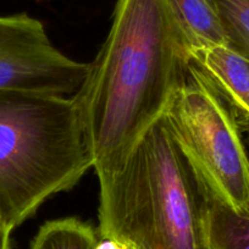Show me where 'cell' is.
I'll return each instance as SVG.
<instances>
[{"label": "cell", "instance_id": "2", "mask_svg": "<svg viewBox=\"0 0 249 249\" xmlns=\"http://www.w3.org/2000/svg\"><path fill=\"white\" fill-rule=\"evenodd\" d=\"M99 187V237L141 249H207V190L164 116Z\"/></svg>", "mask_w": 249, "mask_h": 249}, {"label": "cell", "instance_id": "13", "mask_svg": "<svg viewBox=\"0 0 249 249\" xmlns=\"http://www.w3.org/2000/svg\"><path fill=\"white\" fill-rule=\"evenodd\" d=\"M130 249H141V248H137V247H135L133 244H130Z\"/></svg>", "mask_w": 249, "mask_h": 249}, {"label": "cell", "instance_id": "12", "mask_svg": "<svg viewBox=\"0 0 249 249\" xmlns=\"http://www.w3.org/2000/svg\"><path fill=\"white\" fill-rule=\"evenodd\" d=\"M11 230L5 225V222L0 217V249H11L10 236Z\"/></svg>", "mask_w": 249, "mask_h": 249}, {"label": "cell", "instance_id": "9", "mask_svg": "<svg viewBox=\"0 0 249 249\" xmlns=\"http://www.w3.org/2000/svg\"><path fill=\"white\" fill-rule=\"evenodd\" d=\"M98 238L92 225L77 217H64L40 226L30 249H94Z\"/></svg>", "mask_w": 249, "mask_h": 249}, {"label": "cell", "instance_id": "5", "mask_svg": "<svg viewBox=\"0 0 249 249\" xmlns=\"http://www.w3.org/2000/svg\"><path fill=\"white\" fill-rule=\"evenodd\" d=\"M88 70L89 62L53 44L39 20L27 14L0 16V89L72 97Z\"/></svg>", "mask_w": 249, "mask_h": 249}, {"label": "cell", "instance_id": "6", "mask_svg": "<svg viewBox=\"0 0 249 249\" xmlns=\"http://www.w3.org/2000/svg\"><path fill=\"white\" fill-rule=\"evenodd\" d=\"M195 60L227 100L242 127H249V61L229 45L196 52Z\"/></svg>", "mask_w": 249, "mask_h": 249}, {"label": "cell", "instance_id": "7", "mask_svg": "<svg viewBox=\"0 0 249 249\" xmlns=\"http://www.w3.org/2000/svg\"><path fill=\"white\" fill-rule=\"evenodd\" d=\"M166 3L191 57L199 50L227 45L213 0H166Z\"/></svg>", "mask_w": 249, "mask_h": 249}, {"label": "cell", "instance_id": "8", "mask_svg": "<svg viewBox=\"0 0 249 249\" xmlns=\"http://www.w3.org/2000/svg\"><path fill=\"white\" fill-rule=\"evenodd\" d=\"M204 237L207 249H249V216L232 212L207 191Z\"/></svg>", "mask_w": 249, "mask_h": 249}, {"label": "cell", "instance_id": "4", "mask_svg": "<svg viewBox=\"0 0 249 249\" xmlns=\"http://www.w3.org/2000/svg\"><path fill=\"white\" fill-rule=\"evenodd\" d=\"M164 117L208 193L232 212L249 216V150L243 127L193 59Z\"/></svg>", "mask_w": 249, "mask_h": 249}, {"label": "cell", "instance_id": "10", "mask_svg": "<svg viewBox=\"0 0 249 249\" xmlns=\"http://www.w3.org/2000/svg\"><path fill=\"white\" fill-rule=\"evenodd\" d=\"M227 45L249 61V0H213Z\"/></svg>", "mask_w": 249, "mask_h": 249}, {"label": "cell", "instance_id": "11", "mask_svg": "<svg viewBox=\"0 0 249 249\" xmlns=\"http://www.w3.org/2000/svg\"><path fill=\"white\" fill-rule=\"evenodd\" d=\"M94 249H130V244L107 237H99Z\"/></svg>", "mask_w": 249, "mask_h": 249}, {"label": "cell", "instance_id": "3", "mask_svg": "<svg viewBox=\"0 0 249 249\" xmlns=\"http://www.w3.org/2000/svg\"><path fill=\"white\" fill-rule=\"evenodd\" d=\"M92 167L73 95L0 89V217L11 231Z\"/></svg>", "mask_w": 249, "mask_h": 249}, {"label": "cell", "instance_id": "1", "mask_svg": "<svg viewBox=\"0 0 249 249\" xmlns=\"http://www.w3.org/2000/svg\"><path fill=\"white\" fill-rule=\"evenodd\" d=\"M190 61L166 0H117L107 39L73 94L99 181L119 174L162 119Z\"/></svg>", "mask_w": 249, "mask_h": 249}]
</instances>
